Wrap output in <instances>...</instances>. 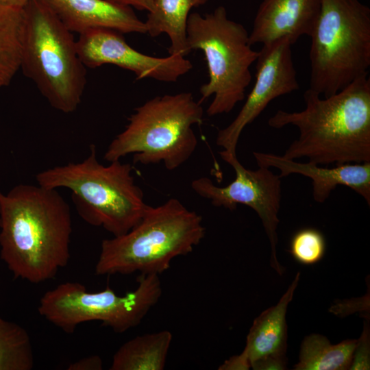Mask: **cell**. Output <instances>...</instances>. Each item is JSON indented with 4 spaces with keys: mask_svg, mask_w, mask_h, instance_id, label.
Instances as JSON below:
<instances>
[{
    "mask_svg": "<svg viewBox=\"0 0 370 370\" xmlns=\"http://www.w3.org/2000/svg\"><path fill=\"white\" fill-rule=\"evenodd\" d=\"M71 209L57 189L18 184L0 190V255L15 278H53L70 260Z\"/></svg>",
    "mask_w": 370,
    "mask_h": 370,
    "instance_id": "1",
    "label": "cell"
},
{
    "mask_svg": "<svg viewBox=\"0 0 370 370\" xmlns=\"http://www.w3.org/2000/svg\"><path fill=\"white\" fill-rule=\"evenodd\" d=\"M304 100L302 110H278L268 120L273 128L293 125L299 130L284 157L307 158L319 165L370 162L369 74L326 97L308 88Z\"/></svg>",
    "mask_w": 370,
    "mask_h": 370,
    "instance_id": "2",
    "label": "cell"
},
{
    "mask_svg": "<svg viewBox=\"0 0 370 370\" xmlns=\"http://www.w3.org/2000/svg\"><path fill=\"white\" fill-rule=\"evenodd\" d=\"M202 221L175 198L158 206H148L127 232L102 241L95 274L159 275L175 258L187 255L200 243L206 232Z\"/></svg>",
    "mask_w": 370,
    "mask_h": 370,
    "instance_id": "3",
    "label": "cell"
},
{
    "mask_svg": "<svg viewBox=\"0 0 370 370\" xmlns=\"http://www.w3.org/2000/svg\"><path fill=\"white\" fill-rule=\"evenodd\" d=\"M83 161L44 170L36 175L37 184L71 191L78 214L87 223L101 227L114 236L123 235L142 219L148 206L143 190L135 183L133 166L120 160L100 163L95 145Z\"/></svg>",
    "mask_w": 370,
    "mask_h": 370,
    "instance_id": "4",
    "label": "cell"
},
{
    "mask_svg": "<svg viewBox=\"0 0 370 370\" xmlns=\"http://www.w3.org/2000/svg\"><path fill=\"white\" fill-rule=\"evenodd\" d=\"M23 13L20 69L51 107L73 112L82 101L86 67L73 33L47 0H29Z\"/></svg>",
    "mask_w": 370,
    "mask_h": 370,
    "instance_id": "5",
    "label": "cell"
},
{
    "mask_svg": "<svg viewBox=\"0 0 370 370\" xmlns=\"http://www.w3.org/2000/svg\"><path fill=\"white\" fill-rule=\"evenodd\" d=\"M204 110L190 92L156 96L134 109L128 123L110 143L103 159L120 160L134 153V164L163 163L177 169L195 151L193 126L203 121Z\"/></svg>",
    "mask_w": 370,
    "mask_h": 370,
    "instance_id": "6",
    "label": "cell"
},
{
    "mask_svg": "<svg viewBox=\"0 0 370 370\" xmlns=\"http://www.w3.org/2000/svg\"><path fill=\"white\" fill-rule=\"evenodd\" d=\"M310 87L324 97L369 74L370 8L359 0H321L310 36Z\"/></svg>",
    "mask_w": 370,
    "mask_h": 370,
    "instance_id": "7",
    "label": "cell"
},
{
    "mask_svg": "<svg viewBox=\"0 0 370 370\" xmlns=\"http://www.w3.org/2000/svg\"><path fill=\"white\" fill-rule=\"evenodd\" d=\"M186 30L188 50L202 51L207 62L209 79L199 88V101L213 95L207 114L229 113L245 97L251 80L250 66L259 51L251 48L249 32L228 18L224 6L204 15L190 13Z\"/></svg>",
    "mask_w": 370,
    "mask_h": 370,
    "instance_id": "8",
    "label": "cell"
},
{
    "mask_svg": "<svg viewBox=\"0 0 370 370\" xmlns=\"http://www.w3.org/2000/svg\"><path fill=\"white\" fill-rule=\"evenodd\" d=\"M137 287L118 295L109 286L90 293L79 282H65L45 293L38 311L47 321L66 334L81 323L101 321L116 333L139 325L160 299L162 291L159 275L140 274Z\"/></svg>",
    "mask_w": 370,
    "mask_h": 370,
    "instance_id": "9",
    "label": "cell"
},
{
    "mask_svg": "<svg viewBox=\"0 0 370 370\" xmlns=\"http://www.w3.org/2000/svg\"><path fill=\"white\" fill-rule=\"evenodd\" d=\"M219 155L234 170V180L221 187L216 186L210 178L201 177L192 181V189L216 207L234 210L238 204H243L253 209L260 217L271 244V265L282 275L284 268L276 257L278 213L282 200L281 177L274 174L270 168L246 169L238 161L236 153L223 150Z\"/></svg>",
    "mask_w": 370,
    "mask_h": 370,
    "instance_id": "10",
    "label": "cell"
},
{
    "mask_svg": "<svg viewBox=\"0 0 370 370\" xmlns=\"http://www.w3.org/2000/svg\"><path fill=\"white\" fill-rule=\"evenodd\" d=\"M292 45L288 38L262 45L256 61V80L251 92L235 119L217 133L216 143L223 150L236 153L237 144L245 127L272 100L299 90Z\"/></svg>",
    "mask_w": 370,
    "mask_h": 370,
    "instance_id": "11",
    "label": "cell"
},
{
    "mask_svg": "<svg viewBox=\"0 0 370 370\" xmlns=\"http://www.w3.org/2000/svg\"><path fill=\"white\" fill-rule=\"evenodd\" d=\"M80 60L86 67L112 64L134 73L136 79L150 78L174 82L193 68L184 56L157 58L131 47L123 34L109 29H97L79 34L76 40Z\"/></svg>",
    "mask_w": 370,
    "mask_h": 370,
    "instance_id": "12",
    "label": "cell"
},
{
    "mask_svg": "<svg viewBox=\"0 0 370 370\" xmlns=\"http://www.w3.org/2000/svg\"><path fill=\"white\" fill-rule=\"evenodd\" d=\"M258 166L274 167L280 177L300 174L312 181V197L317 203H324L338 186H347L360 195L370 205V162L348 163L323 167L311 162H299L284 156L254 151Z\"/></svg>",
    "mask_w": 370,
    "mask_h": 370,
    "instance_id": "13",
    "label": "cell"
},
{
    "mask_svg": "<svg viewBox=\"0 0 370 370\" xmlns=\"http://www.w3.org/2000/svg\"><path fill=\"white\" fill-rule=\"evenodd\" d=\"M321 10V0H262L254 17L249 42L267 44L288 38L295 44L311 35Z\"/></svg>",
    "mask_w": 370,
    "mask_h": 370,
    "instance_id": "14",
    "label": "cell"
},
{
    "mask_svg": "<svg viewBox=\"0 0 370 370\" xmlns=\"http://www.w3.org/2000/svg\"><path fill=\"white\" fill-rule=\"evenodd\" d=\"M298 272L278 303L262 312L247 336L243 352L231 357L221 366L223 370H246L256 360L269 356H286L287 325L286 314L299 282Z\"/></svg>",
    "mask_w": 370,
    "mask_h": 370,
    "instance_id": "15",
    "label": "cell"
},
{
    "mask_svg": "<svg viewBox=\"0 0 370 370\" xmlns=\"http://www.w3.org/2000/svg\"><path fill=\"white\" fill-rule=\"evenodd\" d=\"M64 25L79 34L97 29L146 34L145 21L132 8L108 0H47Z\"/></svg>",
    "mask_w": 370,
    "mask_h": 370,
    "instance_id": "16",
    "label": "cell"
},
{
    "mask_svg": "<svg viewBox=\"0 0 370 370\" xmlns=\"http://www.w3.org/2000/svg\"><path fill=\"white\" fill-rule=\"evenodd\" d=\"M208 0H153V5L145 21L147 33L151 37L166 34L171 41L169 55L185 57L187 46V22L193 8Z\"/></svg>",
    "mask_w": 370,
    "mask_h": 370,
    "instance_id": "17",
    "label": "cell"
},
{
    "mask_svg": "<svg viewBox=\"0 0 370 370\" xmlns=\"http://www.w3.org/2000/svg\"><path fill=\"white\" fill-rule=\"evenodd\" d=\"M173 336L169 330L138 335L123 344L112 357L110 370H162Z\"/></svg>",
    "mask_w": 370,
    "mask_h": 370,
    "instance_id": "18",
    "label": "cell"
},
{
    "mask_svg": "<svg viewBox=\"0 0 370 370\" xmlns=\"http://www.w3.org/2000/svg\"><path fill=\"white\" fill-rule=\"evenodd\" d=\"M357 340H344L332 345L324 336L312 334L301 345L299 362L295 370L349 369Z\"/></svg>",
    "mask_w": 370,
    "mask_h": 370,
    "instance_id": "19",
    "label": "cell"
},
{
    "mask_svg": "<svg viewBox=\"0 0 370 370\" xmlns=\"http://www.w3.org/2000/svg\"><path fill=\"white\" fill-rule=\"evenodd\" d=\"M23 9L0 3V90L20 69Z\"/></svg>",
    "mask_w": 370,
    "mask_h": 370,
    "instance_id": "20",
    "label": "cell"
},
{
    "mask_svg": "<svg viewBox=\"0 0 370 370\" xmlns=\"http://www.w3.org/2000/svg\"><path fill=\"white\" fill-rule=\"evenodd\" d=\"M34 365L33 347L27 330L0 317V370H32Z\"/></svg>",
    "mask_w": 370,
    "mask_h": 370,
    "instance_id": "21",
    "label": "cell"
},
{
    "mask_svg": "<svg viewBox=\"0 0 370 370\" xmlns=\"http://www.w3.org/2000/svg\"><path fill=\"white\" fill-rule=\"evenodd\" d=\"M325 240L322 233L314 228H304L292 237L290 253L298 262L311 265L319 262L325 251Z\"/></svg>",
    "mask_w": 370,
    "mask_h": 370,
    "instance_id": "22",
    "label": "cell"
},
{
    "mask_svg": "<svg viewBox=\"0 0 370 370\" xmlns=\"http://www.w3.org/2000/svg\"><path fill=\"white\" fill-rule=\"evenodd\" d=\"M369 327L365 323L362 333L353 354L352 360L349 369H369L370 367V341Z\"/></svg>",
    "mask_w": 370,
    "mask_h": 370,
    "instance_id": "23",
    "label": "cell"
},
{
    "mask_svg": "<svg viewBox=\"0 0 370 370\" xmlns=\"http://www.w3.org/2000/svg\"><path fill=\"white\" fill-rule=\"evenodd\" d=\"M286 356H269L255 361L251 365L254 370H282L286 366Z\"/></svg>",
    "mask_w": 370,
    "mask_h": 370,
    "instance_id": "24",
    "label": "cell"
},
{
    "mask_svg": "<svg viewBox=\"0 0 370 370\" xmlns=\"http://www.w3.org/2000/svg\"><path fill=\"white\" fill-rule=\"evenodd\" d=\"M102 369V360L96 355L85 357L72 362L67 368L69 370H101Z\"/></svg>",
    "mask_w": 370,
    "mask_h": 370,
    "instance_id": "25",
    "label": "cell"
},
{
    "mask_svg": "<svg viewBox=\"0 0 370 370\" xmlns=\"http://www.w3.org/2000/svg\"><path fill=\"white\" fill-rule=\"evenodd\" d=\"M109 1L149 12L153 5V0H108Z\"/></svg>",
    "mask_w": 370,
    "mask_h": 370,
    "instance_id": "26",
    "label": "cell"
},
{
    "mask_svg": "<svg viewBox=\"0 0 370 370\" xmlns=\"http://www.w3.org/2000/svg\"><path fill=\"white\" fill-rule=\"evenodd\" d=\"M29 0H0V3L16 9H23Z\"/></svg>",
    "mask_w": 370,
    "mask_h": 370,
    "instance_id": "27",
    "label": "cell"
}]
</instances>
